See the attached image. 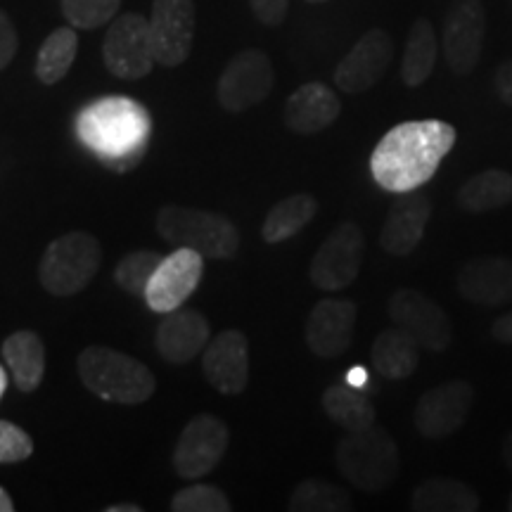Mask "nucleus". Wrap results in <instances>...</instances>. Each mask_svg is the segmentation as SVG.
<instances>
[{"instance_id": "obj_26", "label": "nucleus", "mask_w": 512, "mask_h": 512, "mask_svg": "<svg viewBox=\"0 0 512 512\" xmlns=\"http://www.w3.org/2000/svg\"><path fill=\"white\" fill-rule=\"evenodd\" d=\"M439 55V41L434 34V27L430 19L418 17L413 22L411 31H408L406 48H403L401 57V81L408 88H418L430 79L437 64Z\"/></svg>"}, {"instance_id": "obj_30", "label": "nucleus", "mask_w": 512, "mask_h": 512, "mask_svg": "<svg viewBox=\"0 0 512 512\" xmlns=\"http://www.w3.org/2000/svg\"><path fill=\"white\" fill-rule=\"evenodd\" d=\"M79 53V36L74 27H60L43 41L36 55V76L46 86H55L69 74Z\"/></svg>"}, {"instance_id": "obj_27", "label": "nucleus", "mask_w": 512, "mask_h": 512, "mask_svg": "<svg viewBox=\"0 0 512 512\" xmlns=\"http://www.w3.org/2000/svg\"><path fill=\"white\" fill-rule=\"evenodd\" d=\"M318 214V200L309 192H297V195L285 197L268 211L264 226H261V238L268 245H278L299 235Z\"/></svg>"}, {"instance_id": "obj_36", "label": "nucleus", "mask_w": 512, "mask_h": 512, "mask_svg": "<svg viewBox=\"0 0 512 512\" xmlns=\"http://www.w3.org/2000/svg\"><path fill=\"white\" fill-rule=\"evenodd\" d=\"M249 8L264 27H280L290 10V0H249Z\"/></svg>"}, {"instance_id": "obj_11", "label": "nucleus", "mask_w": 512, "mask_h": 512, "mask_svg": "<svg viewBox=\"0 0 512 512\" xmlns=\"http://www.w3.org/2000/svg\"><path fill=\"white\" fill-rule=\"evenodd\" d=\"M387 311L396 328L408 332L420 344V349L439 354L451 347L453 328L448 313L425 292L411 287L396 290L389 299Z\"/></svg>"}, {"instance_id": "obj_5", "label": "nucleus", "mask_w": 512, "mask_h": 512, "mask_svg": "<svg viewBox=\"0 0 512 512\" xmlns=\"http://www.w3.org/2000/svg\"><path fill=\"white\" fill-rule=\"evenodd\" d=\"M157 233L176 247H188L209 259H230L240 249V233L223 214L166 204L157 214Z\"/></svg>"}, {"instance_id": "obj_38", "label": "nucleus", "mask_w": 512, "mask_h": 512, "mask_svg": "<svg viewBox=\"0 0 512 512\" xmlns=\"http://www.w3.org/2000/svg\"><path fill=\"white\" fill-rule=\"evenodd\" d=\"M494 88H496L498 98H501L505 105L512 107V57L510 60L501 62V67L496 69Z\"/></svg>"}, {"instance_id": "obj_1", "label": "nucleus", "mask_w": 512, "mask_h": 512, "mask_svg": "<svg viewBox=\"0 0 512 512\" xmlns=\"http://www.w3.org/2000/svg\"><path fill=\"white\" fill-rule=\"evenodd\" d=\"M456 128L439 119L396 124L370 155V174L382 190L413 192L430 183L441 162L456 145Z\"/></svg>"}, {"instance_id": "obj_35", "label": "nucleus", "mask_w": 512, "mask_h": 512, "mask_svg": "<svg viewBox=\"0 0 512 512\" xmlns=\"http://www.w3.org/2000/svg\"><path fill=\"white\" fill-rule=\"evenodd\" d=\"M34 453V441L12 422L0 420V465L22 463Z\"/></svg>"}, {"instance_id": "obj_24", "label": "nucleus", "mask_w": 512, "mask_h": 512, "mask_svg": "<svg viewBox=\"0 0 512 512\" xmlns=\"http://www.w3.org/2000/svg\"><path fill=\"white\" fill-rule=\"evenodd\" d=\"M411 508L415 512H477L482 508V501L463 479L434 477L415 486Z\"/></svg>"}, {"instance_id": "obj_22", "label": "nucleus", "mask_w": 512, "mask_h": 512, "mask_svg": "<svg viewBox=\"0 0 512 512\" xmlns=\"http://www.w3.org/2000/svg\"><path fill=\"white\" fill-rule=\"evenodd\" d=\"M342 114V102L330 86L320 81H311L299 86L285 102V126L299 136H313L335 124Z\"/></svg>"}, {"instance_id": "obj_19", "label": "nucleus", "mask_w": 512, "mask_h": 512, "mask_svg": "<svg viewBox=\"0 0 512 512\" xmlns=\"http://www.w3.org/2000/svg\"><path fill=\"white\" fill-rule=\"evenodd\" d=\"M432 219V200L422 192H401L380 230V247L392 256H411L420 247Z\"/></svg>"}, {"instance_id": "obj_15", "label": "nucleus", "mask_w": 512, "mask_h": 512, "mask_svg": "<svg viewBox=\"0 0 512 512\" xmlns=\"http://www.w3.org/2000/svg\"><path fill=\"white\" fill-rule=\"evenodd\" d=\"M152 48L157 64L181 67L195 43V3L192 0H155L150 15Z\"/></svg>"}, {"instance_id": "obj_43", "label": "nucleus", "mask_w": 512, "mask_h": 512, "mask_svg": "<svg viewBox=\"0 0 512 512\" xmlns=\"http://www.w3.org/2000/svg\"><path fill=\"white\" fill-rule=\"evenodd\" d=\"M5 389H8V373H5L3 366H0V399H3Z\"/></svg>"}, {"instance_id": "obj_42", "label": "nucleus", "mask_w": 512, "mask_h": 512, "mask_svg": "<svg viewBox=\"0 0 512 512\" xmlns=\"http://www.w3.org/2000/svg\"><path fill=\"white\" fill-rule=\"evenodd\" d=\"M107 512H143V508H140V505H110V508H107Z\"/></svg>"}, {"instance_id": "obj_44", "label": "nucleus", "mask_w": 512, "mask_h": 512, "mask_svg": "<svg viewBox=\"0 0 512 512\" xmlns=\"http://www.w3.org/2000/svg\"><path fill=\"white\" fill-rule=\"evenodd\" d=\"M306 3H311V5H325V3H330V0H306Z\"/></svg>"}, {"instance_id": "obj_7", "label": "nucleus", "mask_w": 512, "mask_h": 512, "mask_svg": "<svg viewBox=\"0 0 512 512\" xmlns=\"http://www.w3.org/2000/svg\"><path fill=\"white\" fill-rule=\"evenodd\" d=\"M102 60L117 79H145L157 64L150 19L136 15V12H126V15L114 19L107 29L105 43H102Z\"/></svg>"}, {"instance_id": "obj_41", "label": "nucleus", "mask_w": 512, "mask_h": 512, "mask_svg": "<svg viewBox=\"0 0 512 512\" xmlns=\"http://www.w3.org/2000/svg\"><path fill=\"white\" fill-rule=\"evenodd\" d=\"M12 510H15V503H12L8 491L0 489V512H12Z\"/></svg>"}, {"instance_id": "obj_2", "label": "nucleus", "mask_w": 512, "mask_h": 512, "mask_svg": "<svg viewBox=\"0 0 512 512\" xmlns=\"http://www.w3.org/2000/svg\"><path fill=\"white\" fill-rule=\"evenodd\" d=\"M76 136L102 164L126 174L147 155L152 119L138 100L126 95H107L93 100L76 114Z\"/></svg>"}, {"instance_id": "obj_3", "label": "nucleus", "mask_w": 512, "mask_h": 512, "mask_svg": "<svg viewBox=\"0 0 512 512\" xmlns=\"http://www.w3.org/2000/svg\"><path fill=\"white\" fill-rule=\"evenodd\" d=\"M83 387L100 399L138 406L152 399L157 389L155 375L138 358L110 347H86L76 358Z\"/></svg>"}, {"instance_id": "obj_23", "label": "nucleus", "mask_w": 512, "mask_h": 512, "mask_svg": "<svg viewBox=\"0 0 512 512\" xmlns=\"http://www.w3.org/2000/svg\"><path fill=\"white\" fill-rule=\"evenodd\" d=\"M3 358L22 392H34L46 375V344L31 330H19L3 342Z\"/></svg>"}, {"instance_id": "obj_28", "label": "nucleus", "mask_w": 512, "mask_h": 512, "mask_svg": "<svg viewBox=\"0 0 512 512\" xmlns=\"http://www.w3.org/2000/svg\"><path fill=\"white\" fill-rule=\"evenodd\" d=\"M512 202V174L503 169H489L467 178L458 190V207L467 214H486L508 207Z\"/></svg>"}, {"instance_id": "obj_6", "label": "nucleus", "mask_w": 512, "mask_h": 512, "mask_svg": "<svg viewBox=\"0 0 512 512\" xmlns=\"http://www.w3.org/2000/svg\"><path fill=\"white\" fill-rule=\"evenodd\" d=\"M102 264V247L95 235L72 230L50 242L38 264L43 290L55 297H72L86 290Z\"/></svg>"}, {"instance_id": "obj_13", "label": "nucleus", "mask_w": 512, "mask_h": 512, "mask_svg": "<svg viewBox=\"0 0 512 512\" xmlns=\"http://www.w3.org/2000/svg\"><path fill=\"white\" fill-rule=\"evenodd\" d=\"M475 403V389L465 380H451L427 389L415 403L413 422L422 439L441 441L465 425Z\"/></svg>"}, {"instance_id": "obj_20", "label": "nucleus", "mask_w": 512, "mask_h": 512, "mask_svg": "<svg viewBox=\"0 0 512 512\" xmlns=\"http://www.w3.org/2000/svg\"><path fill=\"white\" fill-rule=\"evenodd\" d=\"M458 294L465 302L484 309H498L512 302V259L477 256L467 261L456 278Z\"/></svg>"}, {"instance_id": "obj_8", "label": "nucleus", "mask_w": 512, "mask_h": 512, "mask_svg": "<svg viewBox=\"0 0 512 512\" xmlns=\"http://www.w3.org/2000/svg\"><path fill=\"white\" fill-rule=\"evenodd\" d=\"M366 238L354 221H344L325 238L309 266L311 283L323 292H339L349 287L361 271Z\"/></svg>"}, {"instance_id": "obj_40", "label": "nucleus", "mask_w": 512, "mask_h": 512, "mask_svg": "<svg viewBox=\"0 0 512 512\" xmlns=\"http://www.w3.org/2000/svg\"><path fill=\"white\" fill-rule=\"evenodd\" d=\"M501 458H503L505 467H508V470L512 472V432L508 434V437L503 439V444H501Z\"/></svg>"}, {"instance_id": "obj_45", "label": "nucleus", "mask_w": 512, "mask_h": 512, "mask_svg": "<svg viewBox=\"0 0 512 512\" xmlns=\"http://www.w3.org/2000/svg\"><path fill=\"white\" fill-rule=\"evenodd\" d=\"M508 510L512 512V494H510V501H508Z\"/></svg>"}, {"instance_id": "obj_25", "label": "nucleus", "mask_w": 512, "mask_h": 512, "mask_svg": "<svg viewBox=\"0 0 512 512\" xmlns=\"http://www.w3.org/2000/svg\"><path fill=\"white\" fill-rule=\"evenodd\" d=\"M373 368L387 380H406L420 363V344L401 328L382 330L370 349Z\"/></svg>"}, {"instance_id": "obj_18", "label": "nucleus", "mask_w": 512, "mask_h": 512, "mask_svg": "<svg viewBox=\"0 0 512 512\" xmlns=\"http://www.w3.org/2000/svg\"><path fill=\"white\" fill-rule=\"evenodd\" d=\"M204 377L216 392L235 396L249 382V342L240 330H223L209 339L202 356Z\"/></svg>"}, {"instance_id": "obj_14", "label": "nucleus", "mask_w": 512, "mask_h": 512, "mask_svg": "<svg viewBox=\"0 0 512 512\" xmlns=\"http://www.w3.org/2000/svg\"><path fill=\"white\" fill-rule=\"evenodd\" d=\"M204 275V256L195 249L178 247L159 261L155 275L145 290V302L155 313L181 309L192 297Z\"/></svg>"}, {"instance_id": "obj_39", "label": "nucleus", "mask_w": 512, "mask_h": 512, "mask_svg": "<svg viewBox=\"0 0 512 512\" xmlns=\"http://www.w3.org/2000/svg\"><path fill=\"white\" fill-rule=\"evenodd\" d=\"M491 335H494L496 342L512 344V309L494 320V325H491Z\"/></svg>"}, {"instance_id": "obj_21", "label": "nucleus", "mask_w": 512, "mask_h": 512, "mask_svg": "<svg viewBox=\"0 0 512 512\" xmlns=\"http://www.w3.org/2000/svg\"><path fill=\"white\" fill-rule=\"evenodd\" d=\"M209 320L195 309L169 311L159 323L155 344L159 356L171 366H185L209 344Z\"/></svg>"}, {"instance_id": "obj_10", "label": "nucleus", "mask_w": 512, "mask_h": 512, "mask_svg": "<svg viewBox=\"0 0 512 512\" xmlns=\"http://www.w3.org/2000/svg\"><path fill=\"white\" fill-rule=\"evenodd\" d=\"M486 36V10L482 0H453L444 17L441 50L451 74L467 76L482 60Z\"/></svg>"}, {"instance_id": "obj_32", "label": "nucleus", "mask_w": 512, "mask_h": 512, "mask_svg": "<svg viewBox=\"0 0 512 512\" xmlns=\"http://www.w3.org/2000/svg\"><path fill=\"white\" fill-rule=\"evenodd\" d=\"M162 259V254L150 252V249H140V252L126 254L117 264V268H114V283H117L119 290H124L126 294L145 297L147 283H150V278L155 275Z\"/></svg>"}, {"instance_id": "obj_4", "label": "nucleus", "mask_w": 512, "mask_h": 512, "mask_svg": "<svg viewBox=\"0 0 512 512\" xmlns=\"http://www.w3.org/2000/svg\"><path fill=\"white\" fill-rule=\"evenodd\" d=\"M335 458L342 477L368 494L389 489L401 472L399 446L380 425L344 434L337 444Z\"/></svg>"}, {"instance_id": "obj_17", "label": "nucleus", "mask_w": 512, "mask_h": 512, "mask_svg": "<svg viewBox=\"0 0 512 512\" xmlns=\"http://www.w3.org/2000/svg\"><path fill=\"white\" fill-rule=\"evenodd\" d=\"M358 309L351 299H320L306 318V347L318 358H337L354 342Z\"/></svg>"}, {"instance_id": "obj_9", "label": "nucleus", "mask_w": 512, "mask_h": 512, "mask_svg": "<svg viewBox=\"0 0 512 512\" xmlns=\"http://www.w3.org/2000/svg\"><path fill=\"white\" fill-rule=\"evenodd\" d=\"M275 72L271 57L256 48H247L226 64L216 86V98L226 112H245L261 105L273 91Z\"/></svg>"}, {"instance_id": "obj_34", "label": "nucleus", "mask_w": 512, "mask_h": 512, "mask_svg": "<svg viewBox=\"0 0 512 512\" xmlns=\"http://www.w3.org/2000/svg\"><path fill=\"white\" fill-rule=\"evenodd\" d=\"M174 512H228L230 501L221 489L209 484H192L178 491L171 501Z\"/></svg>"}, {"instance_id": "obj_33", "label": "nucleus", "mask_w": 512, "mask_h": 512, "mask_svg": "<svg viewBox=\"0 0 512 512\" xmlns=\"http://www.w3.org/2000/svg\"><path fill=\"white\" fill-rule=\"evenodd\" d=\"M121 0H62V17L69 27L93 31L117 17Z\"/></svg>"}, {"instance_id": "obj_12", "label": "nucleus", "mask_w": 512, "mask_h": 512, "mask_svg": "<svg viewBox=\"0 0 512 512\" xmlns=\"http://www.w3.org/2000/svg\"><path fill=\"white\" fill-rule=\"evenodd\" d=\"M228 448V425L216 415L202 413L188 420L174 448V470L181 479L197 482L207 477Z\"/></svg>"}, {"instance_id": "obj_31", "label": "nucleus", "mask_w": 512, "mask_h": 512, "mask_svg": "<svg viewBox=\"0 0 512 512\" xmlns=\"http://www.w3.org/2000/svg\"><path fill=\"white\" fill-rule=\"evenodd\" d=\"M290 512H349L354 510L351 496L325 479H306L294 489L287 503Z\"/></svg>"}, {"instance_id": "obj_29", "label": "nucleus", "mask_w": 512, "mask_h": 512, "mask_svg": "<svg viewBox=\"0 0 512 512\" xmlns=\"http://www.w3.org/2000/svg\"><path fill=\"white\" fill-rule=\"evenodd\" d=\"M320 403H323V411L328 413V418L347 432L375 425L377 413L373 401L354 384H332L325 389Z\"/></svg>"}, {"instance_id": "obj_16", "label": "nucleus", "mask_w": 512, "mask_h": 512, "mask_svg": "<svg viewBox=\"0 0 512 512\" xmlns=\"http://www.w3.org/2000/svg\"><path fill=\"white\" fill-rule=\"evenodd\" d=\"M394 60V41L384 29H368L335 67V86L342 93H366L382 79Z\"/></svg>"}, {"instance_id": "obj_37", "label": "nucleus", "mask_w": 512, "mask_h": 512, "mask_svg": "<svg viewBox=\"0 0 512 512\" xmlns=\"http://www.w3.org/2000/svg\"><path fill=\"white\" fill-rule=\"evenodd\" d=\"M17 29L15 24L10 22V17L0 10V72L12 62V57L17 55Z\"/></svg>"}]
</instances>
